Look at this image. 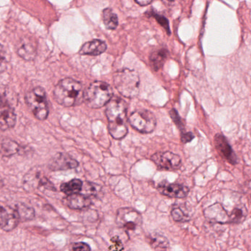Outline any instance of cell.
I'll return each instance as SVG.
<instances>
[{"label": "cell", "mask_w": 251, "mask_h": 251, "mask_svg": "<svg viewBox=\"0 0 251 251\" xmlns=\"http://www.w3.org/2000/svg\"><path fill=\"white\" fill-rule=\"evenodd\" d=\"M22 147L13 140L7 137H0V153L6 157H10L21 151Z\"/></svg>", "instance_id": "18"}, {"label": "cell", "mask_w": 251, "mask_h": 251, "mask_svg": "<svg viewBox=\"0 0 251 251\" xmlns=\"http://www.w3.org/2000/svg\"><path fill=\"white\" fill-rule=\"evenodd\" d=\"M83 183L79 179H73L69 182L64 183L60 186V190L65 194L69 195L76 194L82 191Z\"/></svg>", "instance_id": "21"}, {"label": "cell", "mask_w": 251, "mask_h": 251, "mask_svg": "<svg viewBox=\"0 0 251 251\" xmlns=\"http://www.w3.org/2000/svg\"><path fill=\"white\" fill-rule=\"evenodd\" d=\"M194 139V135L192 133H185L181 137V141L183 143H187L191 141Z\"/></svg>", "instance_id": "30"}, {"label": "cell", "mask_w": 251, "mask_h": 251, "mask_svg": "<svg viewBox=\"0 0 251 251\" xmlns=\"http://www.w3.org/2000/svg\"><path fill=\"white\" fill-rule=\"evenodd\" d=\"M158 191L162 195L171 198H184L188 195V187L178 184H169L166 181H163L159 184L157 187Z\"/></svg>", "instance_id": "10"}, {"label": "cell", "mask_w": 251, "mask_h": 251, "mask_svg": "<svg viewBox=\"0 0 251 251\" xmlns=\"http://www.w3.org/2000/svg\"><path fill=\"white\" fill-rule=\"evenodd\" d=\"M159 169L173 171L178 169L181 165V158L171 152H158L151 158Z\"/></svg>", "instance_id": "8"}, {"label": "cell", "mask_w": 251, "mask_h": 251, "mask_svg": "<svg viewBox=\"0 0 251 251\" xmlns=\"http://www.w3.org/2000/svg\"><path fill=\"white\" fill-rule=\"evenodd\" d=\"M153 0H135L137 4L141 6H146L148 4H151Z\"/></svg>", "instance_id": "31"}, {"label": "cell", "mask_w": 251, "mask_h": 251, "mask_svg": "<svg viewBox=\"0 0 251 251\" xmlns=\"http://www.w3.org/2000/svg\"><path fill=\"white\" fill-rule=\"evenodd\" d=\"M72 250L75 251H91V248L85 243H78L74 245Z\"/></svg>", "instance_id": "29"}, {"label": "cell", "mask_w": 251, "mask_h": 251, "mask_svg": "<svg viewBox=\"0 0 251 251\" xmlns=\"http://www.w3.org/2000/svg\"><path fill=\"white\" fill-rule=\"evenodd\" d=\"M115 86L127 98L137 97L140 91V78L136 71L125 69L118 71L113 76Z\"/></svg>", "instance_id": "3"}, {"label": "cell", "mask_w": 251, "mask_h": 251, "mask_svg": "<svg viewBox=\"0 0 251 251\" xmlns=\"http://www.w3.org/2000/svg\"><path fill=\"white\" fill-rule=\"evenodd\" d=\"M6 66H7V60H6L5 51L4 47L0 44V73L5 70Z\"/></svg>", "instance_id": "27"}, {"label": "cell", "mask_w": 251, "mask_h": 251, "mask_svg": "<svg viewBox=\"0 0 251 251\" xmlns=\"http://www.w3.org/2000/svg\"><path fill=\"white\" fill-rule=\"evenodd\" d=\"M150 243L155 249H157V248L167 249L169 246L168 239L165 238L163 236L159 235V234H154L151 237Z\"/></svg>", "instance_id": "24"}, {"label": "cell", "mask_w": 251, "mask_h": 251, "mask_svg": "<svg viewBox=\"0 0 251 251\" xmlns=\"http://www.w3.org/2000/svg\"><path fill=\"white\" fill-rule=\"evenodd\" d=\"M203 213L205 218L210 222L220 224L229 223V215L221 203H217L209 206Z\"/></svg>", "instance_id": "12"}, {"label": "cell", "mask_w": 251, "mask_h": 251, "mask_svg": "<svg viewBox=\"0 0 251 251\" xmlns=\"http://www.w3.org/2000/svg\"><path fill=\"white\" fill-rule=\"evenodd\" d=\"M103 22L108 29H115L119 25V18L110 8H106L102 12Z\"/></svg>", "instance_id": "19"}, {"label": "cell", "mask_w": 251, "mask_h": 251, "mask_svg": "<svg viewBox=\"0 0 251 251\" xmlns=\"http://www.w3.org/2000/svg\"><path fill=\"white\" fill-rule=\"evenodd\" d=\"M78 166H79V163L77 161L64 153H59L51 159L50 163V169L52 170L75 169Z\"/></svg>", "instance_id": "15"}, {"label": "cell", "mask_w": 251, "mask_h": 251, "mask_svg": "<svg viewBox=\"0 0 251 251\" xmlns=\"http://www.w3.org/2000/svg\"><path fill=\"white\" fill-rule=\"evenodd\" d=\"M170 114H171V118H172L173 120L174 121L176 124L177 126L179 128H181V127L183 126L182 122H181V119H180L179 116H178V113H177L176 111L174 110V109H172L170 112Z\"/></svg>", "instance_id": "28"}, {"label": "cell", "mask_w": 251, "mask_h": 251, "mask_svg": "<svg viewBox=\"0 0 251 251\" xmlns=\"http://www.w3.org/2000/svg\"><path fill=\"white\" fill-rule=\"evenodd\" d=\"M20 221L17 211L9 206L0 205V229L10 231L17 226Z\"/></svg>", "instance_id": "9"}, {"label": "cell", "mask_w": 251, "mask_h": 251, "mask_svg": "<svg viewBox=\"0 0 251 251\" xmlns=\"http://www.w3.org/2000/svg\"><path fill=\"white\" fill-rule=\"evenodd\" d=\"M116 223L127 233L137 232L143 224L141 215L131 208H122L118 210Z\"/></svg>", "instance_id": "6"}, {"label": "cell", "mask_w": 251, "mask_h": 251, "mask_svg": "<svg viewBox=\"0 0 251 251\" xmlns=\"http://www.w3.org/2000/svg\"><path fill=\"white\" fill-rule=\"evenodd\" d=\"M133 128L142 134H151L156 128V117L148 110H137L133 112L128 119Z\"/></svg>", "instance_id": "7"}, {"label": "cell", "mask_w": 251, "mask_h": 251, "mask_svg": "<svg viewBox=\"0 0 251 251\" xmlns=\"http://www.w3.org/2000/svg\"><path fill=\"white\" fill-rule=\"evenodd\" d=\"M105 113L110 135L115 139H123L128 133L126 103L123 99L112 97L107 104Z\"/></svg>", "instance_id": "1"}, {"label": "cell", "mask_w": 251, "mask_h": 251, "mask_svg": "<svg viewBox=\"0 0 251 251\" xmlns=\"http://www.w3.org/2000/svg\"><path fill=\"white\" fill-rule=\"evenodd\" d=\"M16 210L17 211L20 221H30L35 217V212H34L33 209L25 206V205L21 204L16 206Z\"/></svg>", "instance_id": "23"}, {"label": "cell", "mask_w": 251, "mask_h": 251, "mask_svg": "<svg viewBox=\"0 0 251 251\" xmlns=\"http://www.w3.org/2000/svg\"><path fill=\"white\" fill-rule=\"evenodd\" d=\"M25 101L34 116L38 120H46L48 117L49 107L45 90L36 87L26 93Z\"/></svg>", "instance_id": "5"}, {"label": "cell", "mask_w": 251, "mask_h": 251, "mask_svg": "<svg viewBox=\"0 0 251 251\" xmlns=\"http://www.w3.org/2000/svg\"><path fill=\"white\" fill-rule=\"evenodd\" d=\"M100 188V186L96 185V184H92V183L87 182L85 187L82 186V190L85 192V193L84 194L91 197V196L97 195Z\"/></svg>", "instance_id": "25"}, {"label": "cell", "mask_w": 251, "mask_h": 251, "mask_svg": "<svg viewBox=\"0 0 251 251\" xmlns=\"http://www.w3.org/2000/svg\"><path fill=\"white\" fill-rule=\"evenodd\" d=\"M3 180L2 178H1V177L0 176V189L1 188V187H3Z\"/></svg>", "instance_id": "33"}, {"label": "cell", "mask_w": 251, "mask_h": 251, "mask_svg": "<svg viewBox=\"0 0 251 251\" xmlns=\"http://www.w3.org/2000/svg\"><path fill=\"white\" fill-rule=\"evenodd\" d=\"M171 215L173 219L176 222H184L187 220V216L179 208H174L171 212Z\"/></svg>", "instance_id": "26"}, {"label": "cell", "mask_w": 251, "mask_h": 251, "mask_svg": "<svg viewBox=\"0 0 251 251\" xmlns=\"http://www.w3.org/2000/svg\"><path fill=\"white\" fill-rule=\"evenodd\" d=\"M113 96L110 85L102 81H95L85 91L84 100L91 109H100L107 105Z\"/></svg>", "instance_id": "4"}, {"label": "cell", "mask_w": 251, "mask_h": 251, "mask_svg": "<svg viewBox=\"0 0 251 251\" xmlns=\"http://www.w3.org/2000/svg\"><path fill=\"white\" fill-rule=\"evenodd\" d=\"M215 144L220 154L226 159L231 165H237L238 162L237 156L232 147L223 134H217L215 137Z\"/></svg>", "instance_id": "11"}, {"label": "cell", "mask_w": 251, "mask_h": 251, "mask_svg": "<svg viewBox=\"0 0 251 251\" xmlns=\"http://www.w3.org/2000/svg\"><path fill=\"white\" fill-rule=\"evenodd\" d=\"M54 97L57 103L64 107L79 106L84 101L83 86L81 83L72 78H65L56 85Z\"/></svg>", "instance_id": "2"}, {"label": "cell", "mask_w": 251, "mask_h": 251, "mask_svg": "<svg viewBox=\"0 0 251 251\" xmlns=\"http://www.w3.org/2000/svg\"><path fill=\"white\" fill-rule=\"evenodd\" d=\"M17 54L25 60H32L36 56V45L31 37H24L18 42Z\"/></svg>", "instance_id": "13"}, {"label": "cell", "mask_w": 251, "mask_h": 251, "mask_svg": "<svg viewBox=\"0 0 251 251\" xmlns=\"http://www.w3.org/2000/svg\"><path fill=\"white\" fill-rule=\"evenodd\" d=\"M63 204L75 210H82L89 207L92 204L91 197L85 194L69 195L63 200Z\"/></svg>", "instance_id": "14"}, {"label": "cell", "mask_w": 251, "mask_h": 251, "mask_svg": "<svg viewBox=\"0 0 251 251\" xmlns=\"http://www.w3.org/2000/svg\"><path fill=\"white\" fill-rule=\"evenodd\" d=\"M162 2L166 4H171L176 1V0H162Z\"/></svg>", "instance_id": "32"}, {"label": "cell", "mask_w": 251, "mask_h": 251, "mask_svg": "<svg viewBox=\"0 0 251 251\" xmlns=\"http://www.w3.org/2000/svg\"><path fill=\"white\" fill-rule=\"evenodd\" d=\"M107 50V44L101 40H93L88 41L81 47L79 53L87 56H100Z\"/></svg>", "instance_id": "16"}, {"label": "cell", "mask_w": 251, "mask_h": 251, "mask_svg": "<svg viewBox=\"0 0 251 251\" xmlns=\"http://www.w3.org/2000/svg\"><path fill=\"white\" fill-rule=\"evenodd\" d=\"M247 209L243 205H240L233 209L229 214L230 223L239 224L243 223L247 217Z\"/></svg>", "instance_id": "22"}, {"label": "cell", "mask_w": 251, "mask_h": 251, "mask_svg": "<svg viewBox=\"0 0 251 251\" xmlns=\"http://www.w3.org/2000/svg\"><path fill=\"white\" fill-rule=\"evenodd\" d=\"M168 56V51L165 49L153 52L150 56V61L155 70H159L165 63Z\"/></svg>", "instance_id": "20"}, {"label": "cell", "mask_w": 251, "mask_h": 251, "mask_svg": "<svg viewBox=\"0 0 251 251\" xmlns=\"http://www.w3.org/2000/svg\"><path fill=\"white\" fill-rule=\"evenodd\" d=\"M16 115L13 109L5 106L0 111V130L7 131L16 125Z\"/></svg>", "instance_id": "17"}]
</instances>
